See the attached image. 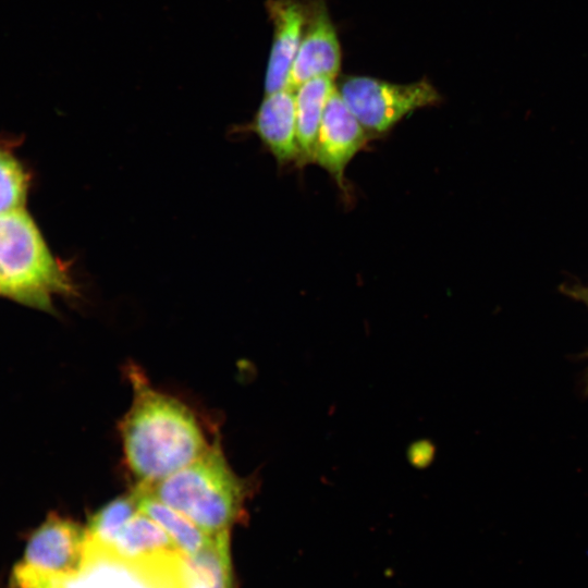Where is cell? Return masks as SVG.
<instances>
[{
  "instance_id": "1",
  "label": "cell",
  "mask_w": 588,
  "mask_h": 588,
  "mask_svg": "<svg viewBox=\"0 0 588 588\" xmlns=\"http://www.w3.org/2000/svg\"><path fill=\"white\" fill-rule=\"evenodd\" d=\"M134 400L121 425L126 464L139 486H150L199 458L208 445L193 413L132 373Z\"/></svg>"
},
{
  "instance_id": "2",
  "label": "cell",
  "mask_w": 588,
  "mask_h": 588,
  "mask_svg": "<svg viewBox=\"0 0 588 588\" xmlns=\"http://www.w3.org/2000/svg\"><path fill=\"white\" fill-rule=\"evenodd\" d=\"M183 514L209 536L230 531L243 504V487L219 445L150 486H137Z\"/></svg>"
},
{
  "instance_id": "3",
  "label": "cell",
  "mask_w": 588,
  "mask_h": 588,
  "mask_svg": "<svg viewBox=\"0 0 588 588\" xmlns=\"http://www.w3.org/2000/svg\"><path fill=\"white\" fill-rule=\"evenodd\" d=\"M0 274L7 297L44 310L54 294L75 290L24 208L0 215Z\"/></svg>"
},
{
  "instance_id": "4",
  "label": "cell",
  "mask_w": 588,
  "mask_h": 588,
  "mask_svg": "<svg viewBox=\"0 0 588 588\" xmlns=\"http://www.w3.org/2000/svg\"><path fill=\"white\" fill-rule=\"evenodd\" d=\"M182 552L143 559H127L86 537L84 556L77 569L47 578L42 588H184Z\"/></svg>"
},
{
  "instance_id": "5",
  "label": "cell",
  "mask_w": 588,
  "mask_h": 588,
  "mask_svg": "<svg viewBox=\"0 0 588 588\" xmlns=\"http://www.w3.org/2000/svg\"><path fill=\"white\" fill-rule=\"evenodd\" d=\"M336 87L371 138L387 134L409 113L441 101L439 91L427 78L396 84L350 75L343 77Z\"/></svg>"
},
{
  "instance_id": "6",
  "label": "cell",
  "mask_w": 588,
  "mask_h": 588,
  "mask_svg": "<svg viewBox=\"0 0 588 588\" xmlns=\"http://www.w3.org/2000/svg\"><path fill=\"white\" fill-rule=\"evenodd\" d=\"M370 138L335 85L323 110L313 163L324 169L339 188L347 194L345 170Z\"/></svg>"
},
{
  "instance_id": "7",
  "label": "cell",
  "mask_w": 588,
  "mask_h": 588,
  "mask_svg": "<svg viewBox=\"0 0 588 588\" xmlns=\"http://www.w3.org/2000/svg\"><path fill=\"white\" fill-rule=\"evenodd\" d=\"M342 53L338 33L324 0H308L304 35L293 61L289 88L319 76L335 79L341 71Z\"/></svg>"
},
{
  "instance_id": "8",
  "label": "cell",
  "mask_w": 588,
  "mask_h": 588,
  "mask_svg": "<svg viewBox=\"0 0 588 588\" xmlns=\"http://www.w3.org/2000/svg\"><path fill=\"white\" fill-rule=\"evenodd\" d=\"M85 542L86 529L51 516L30 537L22 565L48 578L66 575L81 565Z\"/></svg>"
},
{
  "instance_id": "9",
  "label": "cell",
  "mask_w": 588,
  "mask_h": 588,
  "mask_svg": "<svg viewBox=\"0 0 588 588\" xmlns=\"http://www.w3.org/2000/svg\"><path fill=\"white\" fill-rule=\"evenodd\" d=\"M266 10L273 26L265 75V93L271 94L289 88L290 71L308 17V0H267Z\"/></svg>"
},
{
  "instance_id": "10",
  "label": "cell",
  "mask_w": 588,
  "mask_h": 588,
  "mask_svg": "<svg viewBox=\"0 0 588 588\" xmlns=\"http://www.w3.org/2000/svg\"><path fill=\"white\" fill-rule=\"evenodd\" d=\"M249 130L259 137L279 166H298L295 90L284 88L266 94Z\"/></svg>"
},
{
  "instance_id": "11",
  "label": "cell",
  "mask_w": 588,
  "mask_h": 588,
  "mask_svg": "<svg viewBox=\"0 0 588 588\" xmlns=\"http://www.w3.org/2000/svg\"><path fill=\"white\" fill-rule=\"evenodd\" d=\"M180 569L184 588H232L230 532L213 536L194 554H183Z\"/></svg>"
},
{
  "instance_id": "12",
  "label": "cell",
  "mask_w": 588,
  "mask_h": 588,
  "mask_svg": "<svg viewBox=\"0 0 588 588\" xmlns=\"http://www.w3.org/2000/svg\"><path fill=\"white\" fill-rule=\"evenodd\" d=\"M334 86V79L319 76L303 83L295 90L298 167L314 161L323 110Z\"/></svg>"
},
{
  "instance_id": "13",
  "label": "cell",
  "mask_w": 588,
  "mask_h": 588,
  "mask_svg": "<svg viewBox=\"0 0 588 588\" xmlns=\"http://www.w3.org/2000/svg\"><path fill=\"white\" fill-rule=\"evenodd\" d=\"M108 548L127 559L181 552L168 534L140 510L124 526L112 546Z\"/></svg>"
},
{
  "instance_id": "14",
  "label": "cell",
  "mask_w": 588,
  "mask_h": 588,
  "mask_svg": "<svg viewBox=\"0 0 588 588\" xmlns=\"http://www.w3.org/2000/svg\"><path fill=\"white\" fill-rule=\"evenodd\" d=\"M139 510L154 519L184 554H194L212 539L183 514L163 504L148 492L136 488Z\"/></svg>"
},
{
  "instance_id": "15",
  "label": "cell",
  "mask_w": 588,
  "mask_h": 588,
  "mask_svg": "<svg viewBox=\"0 0 588 588\" xmlns=\"http://www.w3.org/2000/svg\"><path fill=\"white\" fill-rule=\"evenodd\" d=\"M138 511V499L135 492L114 499L91 517L86 528L87 539L103 547H111L124 526Z\"/></svg>"
},
{
  "instance_id": "16",
  "label": "cell",
  "mask_w": 588,
  "mask_h": 588,
  "mask_svg": "<svg viewBox=\"0 0 588 588\" xmlns=\"http://www.w3.org/2000/svg\"><path fill=\"white\" fill-rule=\"evenodd\" d=\"M29 177L13 151L0 146V215L24 208Z\"/></svg>"
},
{
  "instance_id": "17",
  "label": "cell",
  "mask_w": 588,
  "mask_h": 588,
  "mask_svg": "<svg viewBox=\"0 0 588 588\" xmlns=\"http://www.w3.org/2000/svg\"><path fill=\"white\" fill-rule=\"evenodd\" d=\"M434 449L430 442L419 441L414 443L408 452L411 462L415 466L424 467L428 465L433 457Z\"/></svg>"
},
{
  "instance_id": "18",
  "label": "cell",
  "mask_w": 588,
  "mask_h": 588,
  "mask_svg": "<svg viewBox=\"0 0 588 588\" xmlns=\"http://www.w3.org/2000/svg\"><path fill=\"white\" fill-rule=\"evenodd\" d=\"M577 295L587 304L588 306V289L584 290L583 292H578Z\"/></svg>"
},
{
  "instance_id": "19",
  "label": "cell",
  "mask_w": 588,
  "mask_h": 588,
  "mask_svg": "<svg viewBox=\"0 0 588 588\" xmlns=\"http://www.w3.org/2000/svg\"><path fill=\"white\" fill-rule=\"evenodd\" d=\"M0 295L5 296V289H4V284H3V281H2L1 274H0Z\"/></svg>"
}]
</instances>
